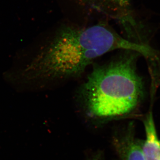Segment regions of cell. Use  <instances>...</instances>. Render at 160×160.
<instances>
[{"label": "cell", "instance_id": "obj_1", "mask_svg": "<svg viewBox=\"0 0 160 160\" xmlns=\"http://www.w3.org/2000/svg\"><path fill=\"white\" fill-rule=\"evenodd\" d=\"M124 49L146 57L153 52L149 46L131 42L104 24L65 26L43 46L27 69L46 86H59L82 77L100 57Z\"/></svg>", "mask_w": 160, "mask_h": 160}, {"label": "cell", "instance_id": "obj_2", "mask_svg": "<svg viewBox=\"0 0 160 160\" xmlns=\"http://www.w3.org/2000/svg\"><path fill=\"white\" fill-rule=\"evenodd\" d=\"M140 54L119 50L106 62L92 64L74 95V103L85 116L95 122H107L127 117L137 109L145 92L137 67Z\"/></svg>", "mask_w": 160, "mask_h": 160}, {"label": "cell", "instance_id": "obj_3", "mask_svg": "<svg viewBox=\"0 0 160 160\" xmlns=\"http://www.w3.org/2000/svg\"><path fill=\"white\" fill-rule=\"evenodd\" d=\"M92 8L109 14L122 23L126 33L136 29L137 24L130 13L129 0H82Z\"/></svg>", "mask_w": 160, "mask_h": 160}, {"label": "cell", "instance_id": "obj_4", "mask_svg": "<svg viewBox=\"0 0 160 160\" xmlns=\"http://www.w3.org/2000/svg\"><path fill=\"white\" fill-rule=\"evenodd\" d=\"M132 128L129 127L125 132L115 137V149L119 160H145L142 145L134 138Z\"/></svg>", "mask_w": 160, "mask_h": 160}, {"label": "cell", "instance_id": "obj_5", "mask_svg": "<svg viewBox=\"0 0 160 160\" xmlns=\"http://www.w3.org/2000/svg\"><path fill=\"white\" fill-rule=\"evenodd\" d=\"M146 140L142 145V151L145 160H160V145L153 115L152 111L146 115L144 120Z\"/></svg>", "mask_w": 160, "mask_h": 160}, {"label": "cell", "instance_id": "obj_6", "mask_svg": "<svg viewBox=\"0 0 160 160\" xmlns=\"http://www.w3.org/2000/svg\"><path fill=\"white\" fill-rule=\"evenodd\" d=\"M91 160H102V159L100 157H95L92 158V159Z\"/></svg>", "mask_w": 160, "mask_h": 160}, {"label": "cell", "instance_id": "obj_7", "mask_svg": "<svg viewBox=\"0 0 160 160\" xmlns=\"http://www.w3.org/2000/svg\"><path fill=\"white\" fill-rule=\"evenodd\" d=\"M160 145V141H159Z\"/></svg>", "mask_w": 160, "mask_h": 160}]
</instances>
